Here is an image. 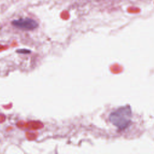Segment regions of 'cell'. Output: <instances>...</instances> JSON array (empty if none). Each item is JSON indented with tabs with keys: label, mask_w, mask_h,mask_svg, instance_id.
Instances as JSON below:
<instances>
[{
	"label": "cell",
	"mask_w": 154,
	"mask_h": 154,
	"mask_svg": "<svg viewBox=\"0 0 154 154\" xmlns=\"http://www.w3.org/2000/svg\"><path fill=\"white\" fill-rule=\"evenodd\" d=\"M11 25L14 27L23 31H32L38 26L37 21L28 17L13 20L11 22Z\"/></svg>",
	"instance_id": "2"
},
{
	"label": "cell",
	"mask_w": 154,
	"mask_h": 154,
	"mask_svg": "<svg viewBox=\"0 0 154 154\" xmlns=\"http://www.w3.org/2000/svg\"><path fill=\"white\" fill-rule=\"evenodd\" d=\"M132 111L130 106L126 105L117 108L109 115V121L119 130L128 128L131 123Z\"/></svg>",
	"instance_id": "1"
}]
</instances>
